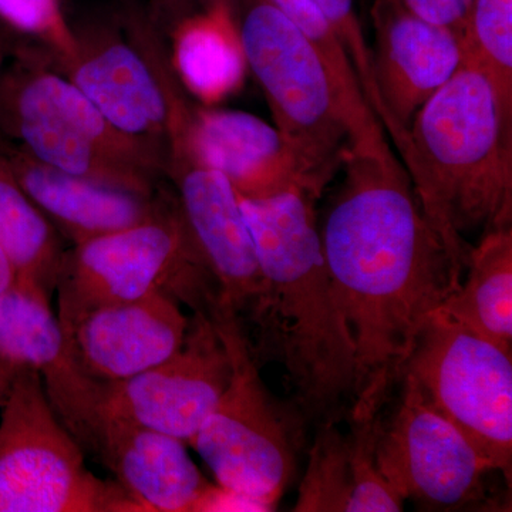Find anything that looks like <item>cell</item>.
<instances>
[{"mask_svg":"<svg viewBox=\"0 0 512 512\" xmlns=\"http://www.w3.org/2000/svg\"><path fill=\"white\" fill-rule=\"evenodd\" d=\"M15 284L16 279L15 274H13L12 266H10L5 252H3L2 247H0V292L12 288Z\"/></svg>","mask_w":512,"mask_h":512,"instance_id":"4dcf8cb0","label":"cell"},{"mask_svg":"<svg viewBox=\"0 0 512 512\" xmlns=\"http://www.w3.org/2000/svg\"><path fill=\"white\" fill-rule=\"evenodd\" d=\"M319 224L323 258L356 357L349 419L379 417L431 313L464 268L433 227L389 138L350 146Z\"/></svg>","mask_w":512,"mask_h":512,"instance_id":"6da1fadb","label":"cell"},{"mask_svg":"<svg viewBox=\"0 0 512 512\" xmlns=\"http://www.w3.org/2000/svg\"><path fill=\"white\" fill-rule=\"evenodd\" d=\"M154 291L170 293L192 312L208 313L218 302L217 284L180 210L87 239L64 254L57 318L69 338L90 312Z\"/></svg>","mask_w":512,"mask_h":512,"instance_id":"277c9868","label":"cell"},{"mask_svg":"<svg viewBox=\"0 0 512 512\" xmlns=\"http://www.w3.org/2000/svg\"><path fill=\"white\" fill-rule=\"evenodd\" d=\"M269 2L281 10L286 18L311 40L312 45L325 60L349 116L353 133L352 144L387 137L382 124L367 104L365 94L362 92V87L342 43L339 42L338 36L330 28L328 20L322 15L316 3L313 0H269Z\"/></svg>","mask_w":512,"mask_h":512,"instance_id":"603a6c76","label":"cell"},{"mask_svg":"<svg viewBox=\"0 0 512 512\" xmlns=\"http://www.w3.org/2000/svg\"><path fill=\"white\" fill-rule=\"evenodd\" d=\"M350 421L352 495L348 512H399L404 501L384 480L376 463V441L382 416Z\"/></svg>","mask_w":512,"mask_h":512,"instance_id":"484cf974","label":"cell"},{"mask_svg":"<svg viewBox=\"0 0 512 512\" xmlns=\"http://www.w3.org/2000/svg\"><path fill=\"white\" fill-rule=\"evenodd\" d=\"M185 156L224 175L241 197L301 187L322 197L328 181L261 117L241 110H198L185 128Z\"/></svg>","mask_w":512,"mask_h":512,"instance_id":"5bb4252c","label":"cell"},{"mask_svg":"<svg viewBox=\"0 0 512 512\" xmlns=\"http://www.w3.org/2000/svg\"><path fill=\"white\" fill-rule=\"evenodd\" d=\"M188 163L178 184L181 214L217 284L218 305L234 313L244 328L262 292L251 229L234 185L190 158Z\"/></svg>","mask_w":512,"mask_h":512,"instance_id":"9a60e30c","label":"cell"},{"mask_svg":"<svg viewBox=\"0 0 512 512\" xmlns=\"http://www.w3.org/2000/svg\"><path fill=\"white\" fill-rule=\"evenodd\" d=\"M352 495V467L348 434L336 421L319 426L309 453L305 476L299 485L295 512H348Z\"/></svg>","mask_w":512,"mask_h":512,"instance_id":"cb8c5ba5","label":"cell"},{"mask_svg":"<svg viewBox=\"0 0 512 512\" xmlns=\"http://www.w3.org/2000/svg\"><path fill=\"white\" fill-rule=\"evenodd\" d=\"M348 55L370 110L386 131L384 114L372 69V52L355 9V0H313Z\"/></svg>","mask_w":512,"mask_h":512,"instance_id":"4316f807","label":"cell"},{"mask_svg":"<svg viewBox=\"0 0 512 512\" xmlns=\"http://www.w3.org/2000/svg\"><path fill=\"white\" fill-rule=\"evenodd\" d=\"M191 316L165 291H154L84 316L70 333V346L87 375L119 383L153 369L180 350Z\"/></svg>","mask_w":512,"mask_h":512,"instance_id":"2e32d148","label":"cell"},{"mask_svg":"<svg viewBox=\"0 0 512 512\" xmlns=\"http://www.w3.org/2000/svg\"><path fill=\"white\" fill-rule=\"evenodd\" d=\"M175 64L185 84L202 100L217 101L235 92L247 62L234 13L208 8L185 19L175 39Z\"/></svg>","mask_w":512,"mask_h":512,"instance_id":"7402d4cb","label":"cell"},{"mask_svg":"<svg viewBox=\"0 0 512 512\" xmlns=\"http://www.w3.org/2000/svg\"><path fill=\"white\" fill-rule=\"evenodd\" d=\"M436 312L512 352V227L485 232L457 289Z\"/></svg>","mask_w":512,"mask_h":512,"instance_id":"ffe728a7","label":"cell"},{"mask_svg":"<svg viewBox=\"0 0 512 512\" xmlns=\"http://www.w3.org/2000/svg\"><path fill=\"white\" fill-rule=\"evenodd\" d=\"M205 5V9L208 8H225L229 12L237 15L239 8V0H202Z\"/></svg>","mask_w":512,"mask_h":512,"instance_id":"d6a6232c","label":"cell"},{"mask_svg":"<svg viewBox=\"0 0 512 512\" xmlns=\"http://www.w3.org/2000/svg\"><path fill=\"white\" fill-rule=\"evenodd\" d=\"M0 365L36 370L63 426L84 453L97 457L104 383L74 356L50 298L18 285L0 292Z\"/></svg>","mask_w":512,"mask_h":512,"instance_id":"7c38bea8","label":"cell"},{"mask_svg":"<svg viewBox=\"0 0 512 512\" xmlns=\"http://www.w3.org/2000/svg\"><path fill=\"white\" fill-rule=\"evenodd\" d=\"M0 247L16 284L52 298L63 262V252L52 222L13 177L0 157Z\"/></svg>","mask_w":512,"mask_h":512,"instance_id":"44dd1931","label":"cell"},{"mask_svg":"<svg viewBox=\"0 0 512 512\" xmlns=\"http://www.w3.org/2000/svg\"><path fill=\"white\" fill-rule=\"evenodd\" d=\"M231 377V360L211 316L192 312L183 346L153 369L104 383L100 417L147 427L190 444Z\"/></svg>","mask_w":512,"mask_h":512,"instance_id":"30bf717a","label":"cell"},{"mask_svg":"<svg viewBox=\"0 0 512 512\" xmlns=\"http://www.w3.org/2000/svg\"><path fill=\"white\" fill-rule=\"evenodd\" d=\"M370 18L373 77L386 134L400 158L416 114L466 63V42L461 33L421 19L399 0H375Z\"/></svg>","mask_w":512,"mask_h":512,"instance_id":"8fae6325","label":"cell"},{"mask_svg":"<svg viewBox=\"0 0 512 512\" xmlns=\"http://www.w3.org/2000/svg\"><path fill=\"white\" fill-rule=\"evenodd\" d=\"M238 12L245 62L264 90L275 127L329 183L353 141L329 67L269 0H239Z\"/></svg>","mask_w":512,"mask_h":512,"instance_id":"8992f818","label":"cell"},{"mask_svg":"<svg viewBox=\"0 0 512 512\" xmlns=\"http://www.w3.org/2000/svg\"><path fill=\"white\" fill-rule=\"evenodd\" d=\"M97 458L141 512H192L211 484L184 440L127 421L101 420Z\"/></svg>","mask_w":512,"mask_h":512,"instance_id":"e0dca14e","label":"cell"},{"mask_svg":"<svg viewBox=\"0 0 512 512\" xmlns=\"http://www.w3.org/2000/svg\"><path fill=\"white\" fill-rule=\"evenodd\" d=\"M0 18L23 32L50 37L64 46L70 43L59 0H0Z\"/></svg>","mask_w":512,"mask_h":512,"instance_id":"83f0119b","label":"cell"},{"mask_svg":"<svg viewBox=\"0 0 512 512\" xmlns=\"http://www.w3.org/2000/svg\"><path fill=\"white\" fill-rule=\"evenodd\" d=\"M262 292L244 330L255 333V357L285 367L303 412L320 424L338 420L353 400L356 357L326 271L315 202L305 188L245 198Z\"/></svg>","mask_w":512,"mask_h":512,"instance_id":"7a4b0ae2","label":"cell"},{"mask_svg":"<svg viewBox=\"0 0 512 512\" xmlns=\"http://www.w3.org/2000/svg\"><path fill=\"white\" fill-rule=\"evenodd\" d=\"M400 383L396 413L377 433L376 463L384 480L421 510L458 511L481 503L493 468L430 406L412 377L404 375Z\"/></svg>","mask_w":512,"mask_h":512,"instance_id":"9c48e42d","label":"cell"},{"mask_svg":"<svg viewBox=\"0 0 512 512\" xmlns=\"http://www.w3.org/2000/svg\"><path fill=\"white\" fill-rule=\"evenodd\" d=\"M13 120L39 163L150 197L147 188L106 164L120 134L76 84L55 74L32 77L16 93Z\"/></svg>","mask_w":512,"mask_h":512,"instance_id":"4fadbf2b","label":"cell"},{"mask_svg":"<svg viewBox=\"0 0 512 512\" xmlns=\"http://www.w3.org/2000/svg\"><path fill=\"white\" fill-rule=\"evenodd\" d=\"M16 369H8V367L0 365V397L3 396L5 390L8 389L10 379Z\"/></svg>","mask_w":512,"mask_h":512,"instance_id":"836d02e7","label":"cell"},{"mask_svg":"<svg viewBox=\"0 0 512 512\" xmlns=\"http://www.w3.org/2000/svg\"><path fill=\"white\" fill-rule=\"evenodd\" d=\"M404 8L434 25L446 26L464 36L473 0H399Z\"/></svg>","mask_w":512,"mask_h":512,"instance_id":"f1b7e54d","label":"cell"},{"mask_svg":"<svg viewBox=\"0 0 512 512\" xmlns=\"http://www.w3.org/2000/svg\"><path fill=\"white\" fill-rule=\"evenodd\" d=\"M424 212L466 268V235L512 227V111L467 59L416 114L400 157Z\"/></svg>","mask_w":512,"mask_h":512,"instance_id":"3957f363","label":"cell"},{"mask_svg":"<svg viewBox=\"0 0 512 512\" xmlns=\"http://www.w3.org/2000/svg\"><path fill=\"white\" fill-rule=\"evenodd\" d=\"M0 407V512H141L119 484L87 470L36 370L16 367Z\"/></svg>","mask_w":512,"mask_h":512,"instance_id":"5b68a950","label":"cell"},{"mask_svg":"<svg viewBox=\"0 0 512 512\" xmlns=\"http://www.w3.org/2000/svg\"><path fill=\"white\" fill-rule=\"evenodd\" d=\"M404 375L412 377L430 406L453 423L510 485L511 353L434 312Z\"/></svg>","mask_w":512,"mask_h":512,"instance_id":"ba28073f","label":"cell"},{"mask_svg":"<svg viewBox=\"0 0 512 512\" xmlns=\"http://www.w3.org/2000/svg\"><path fill=\"white\" fill-rule=\"evenodd\" d=\"M231 360V377L191 440L215 483L275 510L296 474L285 417L269 396L241 322L224 306L208 312Z\"/></svg>","mask_w":512,"mask_h":512,"instance_id":"52a82bcc","label":"cell"},{"mask_svg":"<svg viewBox=\"0 0 512 512\" xmlns=\"http://www.w3.org/2000/svg\"><path fill=\"white\" fill-rule=\"evenodd\" d=\"M165 8L174 10V12H185L194 8L195 3L202 0H158Z\"/></svg>","mask_w":512,"mask_h":512,"instance_id":"1f68e13d","label":"cell"},{"mask_svg":"<svg viewBox=\"0 0 512 512\" xmlns=\"http://www.w3.org/2000/svg\"><path fill=\"white\" fill-rule=\"evenodd\" d=\"M464 42L467 59L483 67L512 111V0H473Z\"/></svg>","mask_w":512,"mask_h":512,"instance_id":"d4e9b609","label":"cell"},{"mask_svg":"<svg viewBox=\"0 0 512 512\" xmlns=\"http://www.w3.org/2000/svg\"><path fill=\"white\" fill-rule=\"evenodd\" d=\"M272 511L268 505L218 484H210L198 498L192 512Z\"/></svg>","mask_w":512,"mask_h":512,"instance_id":"f546056e","label":"cell"},{"mask_svg":"<svg viewBox=\"0 0 512 512\" xmlns=\"http://www.w3.org/2000/svg\"><path fill=\"white\" fill-rule=\"evenodd\" d=\"M5 161L30 200L76 245L134 227L161 212L147 195L63 173L25 157Z\"/></svg>","mask_w":512,"mask_h":512,"instance_id":"ac0fdd59","label":"cell"},{"mask_svg":"<svg viewBox=\"0 0 512 512\" xmlns=\"http://www.w3.org/2000/svg\"><path fill=\"white\" fill-rule=\"evenodd\" d=\"M73 83L120 136L151 133L167 120L168 104L157 80L126 45L116 43L87 57Z\"/></svg>","mask_w":512,"mask_h":512,"instance_id":"d6986e66","label":"cell"}]
</instances>
